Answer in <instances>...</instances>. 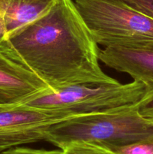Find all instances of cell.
Wrapping results in <instances>:
<instances>
[{"label":"cell","instance_id":"obj_11","mask_svg":"<svg viewBox=\"0 0 153 154\" xmlns=\"http://www.w3.org/2000/svg\"><path fill=\"white\" fill-rule=\"evenodd\" d=\"M137 109L139 114L153 125V92H146L137 102Z\"/></svg>","mask_w":153,"mask_h":154},{"label":"cell","instance_id":"obj_10","mask_svg":"<svg viewBox=\"0 0 153 154\" xmlns=\"http://www.w3.org/2000/svg\"><path fill=\"white\" fill-rule=\"evenodd\" d=\"M62 150L63 154H116L105 146L86 141L70 143Z\"/></svg>","mask_w":153,"mask_h":154},{"label":"cell","instance_id":"obj_4","mask_svg":"<svg viewBox=\"0 0 153 154\" xmlns=\"http://www.w3.org/2000/svg\"><path fill=\"white\" fill-rule=\"evenodd\" d=\"M138 81L76 84L58 90H47L24 103L38 109L61 112L69 116L100 112L136 104L146 93Z\"/></svg>","mask_w":153,"mask_h":154},{"label":"cell","instance_id":"obj_5","mask_svg":"<svg viewBox=\"0 0 153 154\" xmlns=\"http://www.w3.org/2000/svg\"><path fill=\"white\" fill-rule=\"evenodd\" d=\"M70 117L55 111L20 105H0V153L23 144L45 141L52 125Z\"/></svg>","mask_w":153,"mask_h":154},{"label":"cell","instance_id":"obj_13","mask_svg":"<svg viewBox=\"0 0 153 154\" xmlns=\"http://www.w3.org/2000/svg\"><path fill=\"white\" fill-rule=\"evenodd\" d=\"M0 154H63V150L59 148L57 150H44L17 146L4 150L1 152Z\"/></svg>","mask_w":153,"mask_h":154},{"label":"cell","instance_id":"obj_7","mask_svg":"<svg viewBox=\"0 0 153 154\" xmlns=\"http://www.w3.org/2000/svg\"><path fill=\"white\" fill-rule=\"evenodd\" d=\"M99 59L107 67L143 84L146 92H153V47H106L100 50Z\"/></svg>","mask_w":153,"mask_h":154},{"label":"cell","instance_id":"obj_12","mask_svg":"<svg viewBox=\"0 0 153 154\" xmlns=\"http://www.w3.org/2000/svg\"><path fill=\"white\" fill-rule=\"evenodd\" d=\"M153 18V0H116Z\"/></svg>","mask_w":153,"mask_h":154},{"label":"cell","instance_id":"obj_6","mask_svg":"<svg viewBox=\"0 0 153 154\" xmlns=\"http://www.w3.org/2000/svg\"><path fill=\"white\" fill-rule=\"evenodd\" d=\"M49 89L23 64L0 50V105L24 104Z\"/></svg>","mask_w":153,"mask_h":154},{"label":"cell","instance_id":"obj_2","mask_svg":"<svg viewBox=\"0 0 153 154\" xmlns=\"http://www.w3.org/2000/svg\"><path fill=\"white\" fill-rule=\"evenodd\" d=\"M153 134V125L138 112L137 103L70 117L52 125L45 141L58 148L86 141L105 147L122 146Z\"/></svg>","mask_w":153,"mask_h":154},{"label":"cell","instance_id":"obj_9","mask_svg":"<svg viewBox=\"0 0 153 154\" xmlns=\"http://www.w3.org/2000/svg\"><path fill=\"white\" fill-rule=\"evenodd\" d=\"M106 147L116 154H153V134L125 145Z\"/></svg>","mask_w":153,"mask_h":154},{"label":"cell","instance_id":"obj_1","mask_svg":"<svg viewBox=\"0 0 153 154\" xmlns=\"http://www.w3.org/2000/svg\"><path fill=\"white\" fill-rule=\"evenodd\" d=\"M0 50L51 90L117 81L102 70L98 45L74 0H58L47 13L4 39Z\"/></svg>","mask_w":153,"mask_h":154},{"label":"cell","instance_id":"obj_8","mask_svg":"<svg viewBox=\"0 0 153 154\" xmlns=\"http://www.w3.org/2000/svg\"><path fill=\"white\" fill-rule=\"evenodd\" d=\"M58 0H10L3 17L5 39L47 13Z\"/></svg>","mask_w":153,"mask_h":154},{"label":"cell","instance_id":"obj_3","mask_svg":"<svg viewBox=\"0 0 153 154\" xmlns=\"http://www.w3.org/2000/svg\"><path fill=\"white\" fill-rule=\"evenodd\" d=\"M98 45L153 47V18L116 0H74Z\"/></svg>","mask_w":153,"mask_h":154},{"label":"cell","instance_id":"obj_14","mask_svg":"<svg viewBox=\"0 0 153 154\" xmlns=\"http://www.w3.org/2000/svg\"><path fill=\"white\" fill-rule=\"evenodd\" d=\"M10 0H0V18L3 19L4 15L10 4Z\"/></svg>","mask_w":153,"mask_h":154},{"label":"cell","instance_id":"obj_15","mask_svg":"<svg viewBox=\"0 0 153 154\" xmlns=\"http://www.w3.org/2000/svg\"><path fill=\"white\" fill-rule=\"evenodd\" d=\"M6 37V32H5V28H4V20L3 19L0 18V45L2 43L3 41L5 39Z\"/></svg>","mask_w":153,"mask_h":154}]
</instances>
